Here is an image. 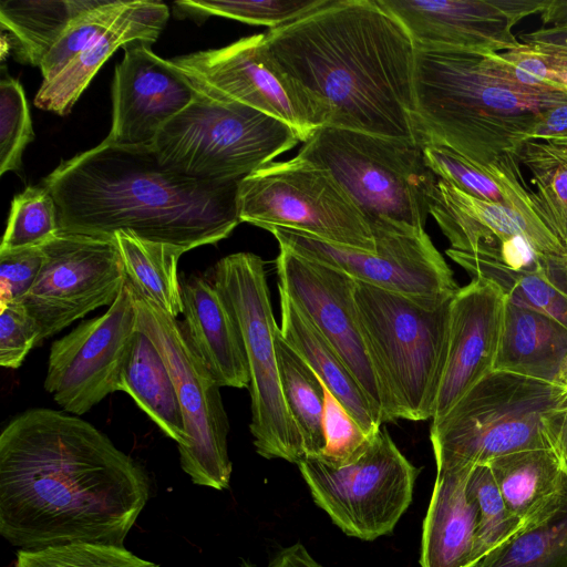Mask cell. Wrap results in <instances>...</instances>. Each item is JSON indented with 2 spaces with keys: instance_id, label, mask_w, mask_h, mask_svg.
<instances>
[{
  "instance_id": "52a82bcc",
  "label": "cell",
  "mask_w": 567,
  "mask_h": 567,
  "mask_svg": "<svg viewBox=\"0 0 567 567\" xmlns=\"http://www.w3.org/2000/svg\"><path fill=\"white\" fill-rule=\"evenodd\" d=\"M567 406V389L493 370L432 420L436 472L486 465L524 450L550 449L545 421Z\"/></svg>"
},
{
  "instance_id": "4dcf8cb0",
  "label": "cell",
  "mask_w": 567,
  "mask_h": 567,
  "mask_svg": "<svg viewBox=\"0 0 567 567\" xmlns=\"http://www.w3.org/2000/svg\"><path fill=\"white\" fill-rule=\"evenodd\" d=\"M99 2L4 0L0 3V27L2 32H8V42L11 43L16 59L40 68L73 19Z\"/></svg>"
},
{
  "instance_id": "83f0119b",
  "label": "cell",
  "mask_w": 567,
  "mask_h": 567,
  "mask_svg": "<svg viewBox=\"0 0 567 567\" xmlns=\"http://www.w3.org/2000/svg\"><path fill=\"white\" fill-rule=\"evenodd\" d=\"M566 354V326L505 300L494 370L554 383Z\"/></svg>"
},
{
  "instance_id": "816d5d0a",
  "label": "cell",
  "mask_w": 567,
  "mask_h": 567,
  "mask_svg": "<svg viewBox=\"0 0 567 567\" xmlns=\"http://www.w3.org/2000/svg\"><path fill=\"white\" fill-rule=\"evenodd\" d=\"M240 567H257V566L249 564V563H244Z\"/></svg>"
},
{
  "instance_id": "8fae6325",
  "label": "cell",
  "mask_w": 567,
  "mask_h": 567,
  "mask_svg": "<svg viewBox=\"0 0 567 567\" xmlns=\"http://www.w3.org/2000/svg\"><path fill=\"white\" fill-rule=\"evenodd\" d=\"M131 287L137 329L156 346L176 388L186 429V442L178 447L181 466L194 484L227 489L233 465L220 385L194 351L182 322Z\"/></svg>"
},
{
  "instance_id": "ffe728a7",
  "label": "cell",
  "mask_w": 567,
  "mask_h": 567,
  "mask_svg": "<svg viewBox=\"0 0 567 567\" xmlns=\"http://www.w3.org/2000/svg\"><path fill=\"white\" fill-rule=\"evenodd\" d=\"M505 298L492 285L472 279L450 303L447 352L432 420H437L494 370Z\"/></svg>"
},
{
  "instance_id": "60d3db41",
  "label": "cell",
  "mask_w": 567,
  "mask_h": 567,
  "mask_svg": "<svg viewBox=\"0 0 567 567\" xmlns=\"http://www.w3.org/2000/svg\"><path fill=\"white\" fill-rule=\"evenodd\" d=\"M34 138L21 83L2 71L0 81V174L20 173L22 154Z\"/></svg>"
},
{
  "instance_id": "5bb4252c",
  "label": "cell",
  "mask_w": 567,
  "mask_h": 567,
  "mask_svg": "<svg viewBox=\"0 0 567 567\" xmlns=\"http://www.w3.org/2000/svg\"><path fill=\"white\" fill-rule=\"evenodd\" d=\"M267 230L280 248L390 292L447 300L458 290L451 268L424 230L375 233L373 251L328 243L295 229L270 227Z\"/></svg>"
},
{
  "instance_id": "1f68e13d",
  "label": "cell",
  "mask_w": 567,
  "mask_h": 567,
  "mask_svg": "<svg viewBox=\"0 0 567 567\" xmlns=\"http://www.w3.org/2000/svg\"><path fill=\"white\" fill-rule=\"evenodd\" d=\"M113 238L131 285L177 319L183 313L178 260L186 249L142 238L131 230H117Z\"/></svg>"
},
{
  "instance_id": "7bdbcfd3",
  "label": "cell",
  "mask_w": 567,
  "mask_h": 567,
  "mask_svg": "<svg viewBox=\"0 0 567 567\" xmlns=\"http://www.w3.org/2000/svg\"><path fill=\"white\" fill-rule=\"evenodd\" d=\"M506 71L519 83L567 92V55L520 48L495 53Z\"/></svg>"
},
{
  "instance_id": "f6af8a7d",
  "label": "cell",
  "mask_w": 567,
  "mask_h": 567,
  "mask_svg": "<svg viewBox=\"0 0 567 567\" xmlns=\"http://www.w3.org/2000/svg\"><path fill=\"white\" fill-rule=\"evenodd\" d=\"M44 254L41 247L0 252V305L23 303L35 284Z\"/></svg>"
},
{
  "instance_id": "4316f807",
  "label": "cell",
  "mask_w": 567,
  "mask_h": 567,
  "mask_svg": "<svg viewBox=\"0 0 567 567\" xmlns=\"http://www.w3.org/2000/svg\"><path fill=\"white\" fill-rule=\"evenodd\" d=\"M422 146L426 164L439 178L471 196L499 204L546 226L532 189L525 184L517 155L507 153L491 164L480 165L441 144Z\"/></svg>"
},
{
  "instance_id": "7a4b0ae2",
  "label": "cell",
  "mask_w": 567,
  "mask_h": 567,
  "mask_svg": "<svg viewBox=\"0 0 567 567\" xmlns=\"http://www.w3.org/2000/svg\"><path fill=\"white\" fill-rule=\"evenodd\" d=\"M265 47L312 101L323 126L419 142L415 47L377 0H329L265 32Z\"/></svg>"
},
{
  "instance_id": "e575fe53",
  "label": "cell",
  "mask_w": 567,
  "mask_h": 567,
  "mask_svg": "<svg viewBox=\"0 0 567 567\" xmlns=\"http://www.w3.org/2000/svg\"><path fill=\"white\" fill-rule=\"evenodd\" d=\"M473 567H567V508L505 542Z\"/></svg>"
},
{
  "instance_id": "e0dca14e",
  "label": "cell",
  "mask_w": 567,
  "mask_h": 567,
  "mask_svg": "<svg viewBox=\"0 0 567 567\" xmlns=\"http://www.w3.org/2000/svg\"><path fill=\"white\" fill-rule=\"evenodd\" d=\"M275 265L278 288L286 292L340 354L381 422H385L384 393L367 347L354 300L355 279L285 248H280Z\"/></svg>"
},
{
  "instance_id": "d6a6232c",
  "label": "cell",
  "mask_w": 567,
  "mask_h": 567,
  "mask_svg": "<svg viewBox=\"0 0 567 567\" xmlns=\"http://www.w3.org/2000/svg\"><path fill=\"white\" fill-rule=\"evenodd\" d=\"M275 348L284 400L302 439L305 458L319 457L324 447L323 384L306 361L275 331Z\"/></svg>"
},
{
  "instance_id": "f1b7e54d",
  "label": "cell",
  "mask_w": 567,
  "mask_h": 567,
  "mask_svg": "<svg viewBox=\"0 0 567 567\" xmlns=\"http://www.w3.org/2000/svg\"><path fill=\"white\" fill-rule=\"evenodd\" d=\"M117 390L128 394L177 447L185 444V422L173 378L156 346L140 329L134 334Z\"/></svg>"
},
{
  "instance_id": "484cf974",
  "label": "cell",
  "mask_w": 567,
  "mask_h": 567,
  "mask_svg": "<svg viewBox=\"0 0 567 567\" xmlns=\"http://www.w3.org/2000/svg\"><path fill=\"white\" fill-rule=\"evenodd\" d=\"M278 292L281 309L279 330L282 338L306 361L362 430L369 436H374L380 431L382 422L353 373L286 292L280 288Z\"/></svg>"
},
{
  "instance_id": "44dd1931",
  "label": "cell",
  "mask_w": 567,
  "mask_h": 567,
  "mask_svg": "<svg viewBox=\"0 0 567 567\" xmlns=\"http://www.w3.org/2000/svg\"><path fill=\"white\" fill-rule=\"evenodd\" d=\"M430 214L450 248L457 251L489 255L502 244L524 237L546 255L567 258V249L544 224L471 196L441 178L430 197Z\"/></svg>"
},
{
  "instance_id": "4fadbf2b",
  "label": "cell",
  "mask_w": 567,
  "mask_h": 567,
  "mask_svg": "<svg viewBox=\"0 0 567 567\" xmlns=\"http://www.w3.org/2000/svg\"><path fill=\"white\" fill-rule=\"evenodd\" d=\"M168 61L196 92L270 115L292 127L303 143L323 126L312 101L269 55L265 33Z\"/></svg>"
},
{
  "instance_id": "74e56055",
  "label": "cell",
  "mask_w": 567,
  "mask_h": 567,
  "mask_svg": "<svg viewBox=\"0 0 567 567\" xmlns=\"http://www.w3.org/2000/svg\"><path fill=\"white\" fill-rule=\"evenodd\" d=\"M466 489L478 506L473 559L477 564L488 553L522 533L519 520L509 512L487 465L472 468Z\"/></svg>"
},
{
  "instance_id": "9c48e42d",
  "label": "cell",
  "mask_w": 567,
  "mask_h": 567,
  "mask_svg": "<svg viewBox=\"0 0 567 567\" xmlns=\"http://www.w3.org/2000/svg\"><path fill=\"white\" fill-rule=\"evenodd\" d=\"M212 281L239 332L249 371L251 421L256 452L265 458L298 464L305 456L299 430L286 406L278 372L275 331L265 265L251 252L219 259Z\"/></svg>"
},
{
  "instance_id": "cb8c5ba5",
  "label": "cell",
  "mask_w": 567,
  "mask_h": 567,
  "mask_svg": "<svg viewBox=\"0 0 567 567\" xmlns=\"http://www.w3.org/2000/svg\"><path fill=\"white\" fill-rule=\"evenodd\" d=\"M486 465L522 533L547 524L567 508V474L551 449L514 452Z\"/></svg>"
},
{
  "instance_id": "d590c367",
  "label": "cell",
  "mask_w": 567,
  "mask_h": 567,
  "mask_svg": "<svg viewBox=\"0 0 567 567\" xmlns=\"http://www.w3.org/2000/svg\"><path fill=\"white\" fill-rule=\"evenodd\" d=\"M329 0H183L174 2L179 17L206 19L218 16L269 30L289 24L324 6Z\"/></svg>"
},
{
  "instance_id": "7dc6e473",
  "label": "cell",
  "mask_w": 567,
  "mask_h": 567,
  "mask_svg": "<svg viewBox=\"0 0 567 567\" xmlns=\"http://www.w3.org/2000/svg\"><path fill=\"white\" fill-rule=\"evenodd\" d=\"M530 141L567 147V102L543 112L533 130Z\"/></svg>"
},
{
  "instance_id": "30bf717a",
  "label": "cell",
  "mask_w": 567,
  "mask_h": 567,
  "mask_svg": "<svg viewBox=\"0 0 567 567\" xmlns=\"http://www.w3.org/2000/svg\"><path fill=\"white\" fill-rule=\"evenodd\" d=\"M240 223L281 227L328 243L373 251L364 216L332 174L298 156L271 162L238 182Z\"/></svg>"
},
{
  "instance_id": "ba28073f",
  "label": "cell",
  "mask_w": 567,
  "mask_h": 567,
  "mask_svg": "<svg viewBox=\"0 0 567 567\" xmlns=\"http://www.w3.org/2000/svg\"><path fill=\"white\" fill-rule=\"evenodd\" d=\"M301 142L286 123L247 105L196 92L157 134L152 151L166 168L207 181L241 179Z\"/></svg>"
},
{
  "instance_id": "6da1fadb",
  "label": "cell",
  "mask_w": 567,
  "mask_h": 567,
  "mask_svg": "<svg viewBox=\"0 0 567 567\" xmlns=\"http://www.w3.org/2000/svg\"><path fill=\"white\" fill-rule=\"evenodd\" d=\"M148 497L145 470L78 415L34 408L0 434V534L20 549L124 546Z\"/></svg>"
},
{
  "instance_id": "d4e9b609",
  "label": "cell",
  "mask_w": 567,
  "mask_h": 567,
  "mask_svg": "<svg viewBox=\"0 0 567 567\" xmlns=\"http://www.w3.org/2000/svg\"><path fill=\"white\" fill-rule=\"evenodd\" d=\"M473 467L436 472L423 522L421 567H473L478 506L466 489Z\"/></svg>"
},
{
  "instance_id": "603a6c76",
  "label": "cell",
  "mask_w": 567,
  "mask_h": 567,
  "mask_svg": "<svg viewBox=\"0 0 567 567\" xmlns=\"http://www.w3.org/2000/svg\"><path fill=\"white\" fill-rule=\"evenodd\" d=\"M182 326L194 351L220 386L248 388L241 339L215 285L198 275L181 278Z\"/></svg>"
},
{
  "instance_id": "836d02e7",
  "label": "cell",
  "mask_w": 567,
  "mask_h": 567,
  "mask_svg": "<svg viewBox=\"0 0 567 567\" xmlns=\"http://www.w3.org/2000/svg\"><path fill=\"white\" fill-rule=\"evenodd\" d=\"M516 155L532 175L546 226L567 249V147L528 141Z\"/></svg>"
},
{
  "instance_id": "8992f818",
  "label": "cell",
  "mask_w": 567,
  "mask_h": 567,
  "mask_svg": "<svg viewBox=\"0 0 567 567\" xmlns=\"http://www.w3.org/2000/svg\"><path fill=\"white\" fill-rule=\"evenodd\" d=\"M297 156L332 174L372 235L424 230L439 178L419 142L322 126Z\"/></svg>"
},
{
  "instance_id": "ee69618b",
  "label": "cell",
  "mask_w": 567,
  "mask_h": 567,
  "mask_svg": "<svg viewBox=\"0 0 567 567\" xmlns=\"http://www.w3.org/2000/svg\"><path fill=\"white\" fill-rule=\"evenodd\" d=\"M39 338V326L23 303L0 305L1 367L20 368Z\"/></svg>"
},
{
  "instance_id": "bcb514c9",
  "label": "cell",
  "mask_w": 567,
  "mask_h": 567,
  "mask_svg": "<svg viewBox=\"0 0 567 567\" xmlns=\"http://www.w3.org/2000/svg\"><path fill=\"white\" fill-rule=\"evenodd\" d=\"M544 25L519 34L520 43L554 53L567 55V0H548L540 12Z\"/></svg>"
},
{
  "instance_id": "b9f144b4",
  "label": "cell",
  "mask_w": 567,
  "mask_h": 567,
  "mask_svg": "<svg viewBox=\"0 0 567 567\" xmlns=\"http://www.w3.org/2000/svg\"><path fill=\"white\" fill-rule=\"evenodd\" d=\"M323 391L324 447L318 458L331 466H342L358 458L375 435L369 436L324 384Z\"/></svg>"
},
{
  "instance_id": "c3c4849f",
  "label": "cell",
  "mask_w": 567,
  "mask_h": 567,
  "mask_svg": "<svg viewBox=\"0 0 567 567\" xmlns=\"http://www.w3.org/2000/svg\"><path fill=\"white\" fill-rule=\"evenodd\" d=\"M545 435L567 474V406L547 416Z\"/></svg>"
},
{
  "instance_id": "8d00e7d4",
  "label": "cell",
  "mask_w": 567,
  "mask_h": 567,
  "mask_svg": "<svg viewBox=\"0 0 567 567\" xmlns=\"http://www.w3.org/2000/svg\"><path fill=\"white\" fill-rule=\"evenodd\" d=\"M59 234L58 208L44 186H28L14 196L0 252L42 247Z\"/></svg>"
},
{
  "instance_id": "3957f363",
  "label": "cell",
  "mask_w": 567,
  "mask_h": 567,
  "mask_svg": "<svg viewBox=\"0 0 567 567\" xmlns=\"http://www.w3.org/2000/svg\"><path fill=\"white\" fill-rule=\"evenodd\" d=\"M238 182L189 177L164 167L151 146L103 141L61 162L42 186L56 204L59 234L131 230L188 251L227 238L240 223Z\"/></svg>"
},
{
  "instance_id": "681fc988",
  "label": "cell",
  "mask_w": 567,
  "mask_h": 567,
  "mask_svg": "<svg viewBox=\"0 0 567 567\" xmlns=\"http://www.w3.org/2000/svg\"><path fill=\"white\" fill-rule=\"evenodd\" d=\"M267 567H324L318 563L307 548L296 543L279 550Z\"/></svg>"
},
{
  "instance_id": "f907efd6",
  "label": "cell",
  "mask_w": 567,
  "mask_h": 567,
  "mask_svg": "<svg viewBox=\"0 0 567 567\" xmlns=\"http://www.w3.org/2000/svg\"><path fill=\"white\" fill-rule=\"evenodd\" d=\"M554 383L567 389V354L561 362V365L559 368V371L556 375Z\"/></svg>"
},
{
  "instance_id": "f546056e",
  "label": "cell",
  "mask_w": 567,
  "mask_h": 567,
  "mask_svg": "<svg viewBox=\"0 0 567 567\" xmlns=\"http://www.w3.org/2000/svg\"><path fill=\"white\" fill-rule=\"evenodd\" d=\"M446 255L472 279L495 287L506 301L544 313L567 327V264L545 270H519L451 248Z\"/></svg>"
},
{
  "instance_id": "7c38bea8",
  "label": "cell",
  "mask_w": 567,
  "mask_h": 567,
  "mask_svg": "<svg viewBox=\"0 0 567 567\" xmlns=\"http://www.w3.org/2000/svg\"><path fill=\"white\" fill-rule=\"evenodd\" d=\"M297 465L315 503L344 534L362 540L392 533L412 502L420 472L382 429L346 465L331 466L318 457Z\"/></svg>"
},
{
  "instance_id": "7402d4cb",
  "label": "cell",
  "mask_w": 567,
  "mask_h": 567,
  "mask_svg": "<svg viewBox=\"0 0 567 567\" xmlns=\"http://www.w3.org/2000/svg\"><path fill=\"white\" fill-rule=\"evenodd\" d=\"M169 18L161 1L131 0L99 39L72 60L55 78L42 82L34 105L59 115L68 114L102 64L116 51L134 41L153 43Z\"/></svg>"
},
{
  "instance_id": "277c9868",
  "label": "cell",
  "mask_w": 567,
  "mask_h": 567,
  "mask_svg": "<svg viewBox=\"0 0 567 567\" xmlns=\"http://www.w3.org/2000/svg\"><path fill=\"white\" fill-rule=\"evenodd\" d=\"M567 92L516 81L495 53L415 49L414 125L419 143L444 145L487 165L517 154L544 111Z\"/></svg>"
},
{
  "instance_id": "ab89813d",
  "label": "cell",
  "mask_w": 567,
  "mask_h": 567,
  "mask_svg": "<svg viewBox=\"0 0 567 567\" xmlns=\"http://www.w3.org/2000/svg\"><path fill=\"white\" fill-rule=\"evenodd\" d=\"M127 1L100 0L99 4L76 16L43 59V82L55 78L72 60L107 31Z\"/></svg>"
},
{
  "instance_id": "2e32d148",
  "label": "cell",
  "mask_w": 567,
  "mask_h": 567,
  "mask_svg": "<svg viewBox=\"0 0 567 567\" xmlns=\"http://www.w3.org/2000/svg\"><path fill=\"white\" fill-rule=\"evenodd\" d=\"M137 331L135 298L125 280L101 316L85 320L50 347L44 389L68 413L82 415L117 390Z\"/></svg>"
},
{
  "instance_id": "d6986e66",
  "label": "cell",
  "mask_w": 567,
  "mask_h": 567,
  "mask_svg": "<svg viewBox=\"0 0 567 567\" xmlns=\"http://www.w3.org/2000/svg\"><path fill=\"white\" fill-rule=\"evenodd\" d=\"M112 83V126L104 142L150 147L161 130L196 96L188 80L151 43L124 48Z\"/></svg>"
},
{
  "instance_id": "ac0fdd59",
  "label": "cell",
  "mask_w": 567,
  "mask_h": 567,
  "mask_svg": "<svg viewBox=\"0 0 567 567\" xmlns=\"http://www.w3.org/2000/svg\"><path fill=\"white\" fill-rule=\"evenodd\" d=\"M410 34L415 49L499 53L520 48L513 28L548 0H377Z\"/></svg>"
},
{
  "instance_id": "f35d334b",
  "label": "cell",
  "mask_w": 567,
  "mask_h": 567,
  "mask_svg": "<svg viewBox=\"0 0 567 567\" xmlns=\"http://www.w3.org/2000/svg\"><path fill=\"white\" fill-rule=\"evenodd\" d=\"M14 567H158L124 546L100 543H71L34 549H20Z\"/></svg>"
},
{
  "instance_id": "5b68a950",
  "label": "cell",
  "mask_w": 567,
  "mask_h": 567,
  "mask_svg": "<svg viewBox=\"0 0 567 567\" xmlns=\"http://www.w3.org/2000/svg\"><path fill=\"white\" fill-rule=\"evenodd\" d=\"M362 332L385 398V422L433 417L452 299L414 298L355 280Z\"/></svg>"
},
{
  "instance_id": "9a60e30c",
  "label": "cell",
  "mask_w": 567,
  "mask_h": 567,
  "mask_svg": "<svg viewBox=\"0 0 567 567\" xmlns=\"http://www.w3.org/2000/svg\"><path fill=\"white\" fill-rule=\"evenodd\" d=\"M41 248L42 268L23 301L39 326V342L110 307L126 280L114 238L58 234Z\"/></svg>"
}]
</instances>
